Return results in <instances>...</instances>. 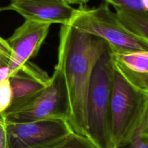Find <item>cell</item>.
Masks as SVG:
<instances>
[{
	"instance_id": "6da1fadb",
	"label": "cell",
	"mask_w": 148,
	"mask_h": 148,
	"mask_svg": "<svg viewBox=\"0 0 148 148\" xmlns=\"http://www.w3.org/2000/svg\"><path fill=\"white\" fill-rule=\"evenodd\" d=\"M108 48L104 40L70 25L59 31L58 61L64 75L68 101V123L74 132L88 139L87 100L96 62Z\"/></svg>"
},
{
	"instance_id": "7a4b0ae2",
	"label": "cell",
	"mask_w": 148,
	"mask_h": 148,
	"mask_svg": "<svg viewBox=\"0 0 148 148\" xmlns=\"http://www.w3.org/2000/svg\"><path fill=\"white\" fill-rule=\"evenodd\" d=\"M68 25L104 40L111 53L148 51V42L127 28L106 2L92 8L77 9Z\"/></svg>"
},
{
	"instance_id": "3957f363",
	"label": "cell",
	"mask_w": 148,
	"mask_h": 148,
	"mask_svg": "<svg viewBox=\"0 0 148 148\" xmlns=\"http://www.w3.org/2000/svg\"><path fill=\"white\" fill-rule=\"evenodd\" d=\"M114 76L108 47L94 67L87 100L88 140L95 148H113L110 108Z\"/></svg>"
},
{
	"instance_id": "277c9868",
	"label": "cell",
	"mask_w": 148,
	"mask_h": 148,
	"mask_svg": "<svg viewBox=\"0 0 148 148\" xmlns=\"http://www.w3.org/2000/svg\"><path fill=\"white\" fill-rule=\"evenodd\" d=\"M148 94L135 89L114 69L110 108L113 148L128 140L143 123Z\"/></svg>"
},
{
	"instance_id": "5b68a950",
	"label": "cell",
	"mask_w": 148,
	"mask_h": 148,
	"mask_svg": "<svg viewBox=\"0 0 148 148\" xmlns=\"http://www.w3.org/2000/svg\"><path fill=\"white\" fill-rule=\"evenodd\" d=\"M7 122L26 123L49 119L68 121L69 101L62 65L59 61L50 77L49 85L22 108L6 114Z\"/></svg>"
},
{
	"instance_id": "8992f818",
	"label": "cell",
	"mask_w": 148,
	"mask_h": 148,
	"mask_svg": "<svg viewBox=\"0 0 148 148\" xmlns=\"http://www.w3.org/2000/svg\"><path fill=\"white\" fill-rule=\"evenodd\" d=\"M5 122L8 148H51L74 132L68 121L62 119Z\"/></svg>"
},
{
	"instance_id": "52a82bcc",
	"label": "cell",
	"mask_w": 148,
	"mask_h": 148,
	"mask_svg": "<svg viewBox=\"0 0 148 148\" xmlns=\"http://www.w3.org/2000/svg\"><path fill=\"white\" fill-rule=\"evenodd\" d=\"M51 25L25 20L7 39L11 49L8 68L10 77L23 65L37 56Z\"/></svg>"
},
{
	"instance_id": "ba28073f",
	"label": "cell",
	"mask_w": 148,
	"mask_h": 148,
	"mask_svg": "<svg viewBox=\"0 0 148 148\" xmlns=\"http://www.w3.org/2000/svg\"><path fill=\"white\" fill-rule=\"evenodd\" d=\"M4 10L16 12L25 20L66 25L77 9L64 0H11L8 5L0 7V12Z\"/></svg>"
},
{
	"instance_id": "9c48e42d",
	"label": "cell",
	"mask_w": 148,
	"mask_h": 148,
	"mask_svg": "<svg viewBox=\"0 0 148 148\" xmlns=\"http://www.w3.org/2000/svg\"><path fill=\"white\" fill-rule=\"evenodd\" d=\"M50 77L46 71L30 61L23 65L10 77L12 100L4 115L22 108L34 99L49 85Z\"/></svg>"
},
{
	"instance_id": "30bf717a",
	"label": "cell",
	"mask_w": 148,
	"mask_h": 148,
	"mask_svg": "<svg viewBox=\"0 0 148 148\" xmlns=\"http://www.w3.org/2000/svg\"><path fill=\"white\" fill-rule=\"evenodd\" d=\"M111 56L114 69L135 89L148 94V51L111 52Z\"/></svg>"
},
{
	"instance_id": "8fae6325",
	"label": "cell",
	"mask_w": 148,
	"mask_h": 148,
	"mask_svg": "<svg viewBox=\"0 0 148 148\" xmlns=\"http://www.w3.org/2000/svg\"><path fill=\"white\" fill-rule=\"evenodd\" d=\"M116 11L119 20L128 30L148 42L147 17L126 10H116Z\"/></svg>"
},
{
	"instance_id": "7c38bea8",
	"label": "cell",
	"mask_w": 148,
	"mask_h": 148,
	"mask_svg": "<svg viewBox=\"0 0 148 148\" xmlns=\"http://www.w3.org/2000/svg\"><path fill=\"white\" fill-rule=\"evenodd\" d=\"M116 10H123L148 18V0H104Z\"/></svg>"
},
{
	"instance_id": "4fadbf2b",
	"label": "cell",
	"mask_w": 148,
	"mask_h": 148,
	"mask_svg": "<svg viewBox=\"0 0 148 148\" xmlns=\"http://www.w3.org/2000/svg\"><path fill=\"white\" fill-rule=\"evenodd\" d=\"M147 114L143 123L128 140L116 148H148V130Z\"/></svg>"
},
{
	"instance_id": "5bb4252c",
	"label": "cell",
	"mask_w": 148,
	"mask_h": 148,
	"mask_svg": "<svg viewBox=\"0 0 148 148\" xmlns=\"http://www.w3.org/2000/svg\"><path fill=\"white\" fill-rule=\"evenodd\" d=\"M51 148H95L86 137L72 132L64 140Z\"/></svg>"
},
{
	"instance_id": "9a60e30c",
	"label": "cell",
	"mask_w": 148,
	"mask_h": 148,
	"mask_svg": "<svg viewBox=\"0 0 148 148\" xmlns=\"http://www.w3.org/2000/svg\"><path fill=\"white\" fill-rule=\"evenodd\" d=\"M12 92L10 77L0 82V118H3L12 104Z\"/></svg>"
},
{
	"instance_id": "2e32d148",
	"label": "cell",
	"mask_w": 148,
	"mask_h": 148,
	"mask_svg": "<svg viewBox=\"0 0 148 148\" xmlns=\"http://www.w3.org/2000/svg\"><path fill=\"white\" fill-rule=\"evenodd\" d=\"M11 56V49L7 40L0 36V67L8 66Z\"/></svg>"
},
{
	"instance_id": "e0dca14e",
	"label": "cell",
	"mask_w": 148,
	"mask_h": 148,
	"mask_svg": "<svg viewBox=\"0 0 148 148\" xmlns=\"http://www.w3.org/2000/svg\"><path fill=\"white\" fill-rule=\"evenodd\" d=\"M0 148H8L7 127L4 118H0Z\"/></svg>"
},
{
	"instance_id": "ac0fdd59",
	"label": "cell",
	"mask_w": 148,
	"mask_h": 148,
	"mask_svg": "<svg viewBox=\"0 0 148 148\" xmlns=\"http://www.w3.org/2000/svg\"><path fill=\"white\" fill-rule=\"evenodd\" d=\"M10 77V70L8 66L0 67V82Z\"/></svg>"
},
{
	"instance_id": "d6986e66",
	"label": "cell",
	"mask_w": 148,
	"mask_h": 148,
	"mask_svg": "<svg viewBox=\"0 0 148 148\" xmlns=\"http://www.w3.org/2000/svg\"><path fill=\"white\" fill-rule=\"evenodd\" d=\"M69 4H78V5L83 6L86 4L90 0H64Z\"/></svg>"
},
{
	"instance_id": "ffe728a7",
	"label": "cell",
	"mask_w": 148,
	"mask_h": 148,
	"mask_svg": "<svg viewBox=\"0 0 148 148\" xmlns=\"http://www.w3.org/2000/svg\"><path fill=\"white\" fill-rule=\"evenodd\" d=\"M147 129L148 130V106H147Z\"/></svg>"
}]
</instances>
